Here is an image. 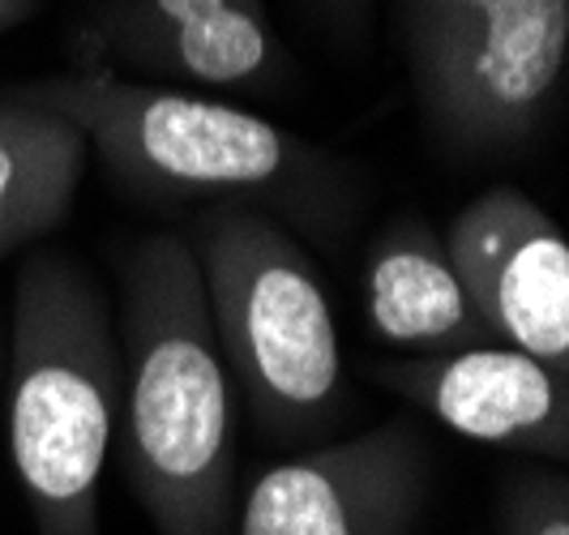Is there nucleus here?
Here are the masks:
<instances>
[{
	"instance_id": "nucleus-14",
	"label": "nucleus",
	"mask_w": 569,
	"mask_h": 535,
	"mask_svg": "<svg viewBox=\"0 0 569 535\" xmlns=\"http://www.w3.org/2000/svg\"><path fill=\"white\" fill-rule=\"evenodd\" d=\"M369 4L372 0H321V9L339 22V27H360L369 18Z\"/></svg>"
},
{
	"instance_id": "nucleus-13",
	"label": "nucleus",
	"mask_w": 569,
	"mask_h": 535,
	"mask_svg": "<svg viewBox=\"0 0 569 535\" xmlns=\"http://www.w3.org/2000/svg\"><path fill=\"white\" fill-rule=\"evenodd\" d=\"M240 4H266V0H103L78 34L103 39V34L171 27V22H189V18H206V13H219V9H240Z\"/></svg>"
},
{
	"instance_id": "nucleus-12",
	"label": "nucleus",
	"mask_w": 569,
	"mask_h": 535,
	"mask_svg": "<svg viewBox=\"0 0 569 535\" xmlns=\"http://www.w3.org/2000/svg\"><path fill=\"white\" fill-rule=\"evenodd\" d=\"M501 535H569V476L548 467L513 472L497 493Z\"/></svg>"
},
{
	"instance_id": "nucleus-1",
	"label": "nucleus",
	"mask_w": 569,
	"mask_h": 535,
	"mask_svg": "<svg viewBox=\"0 0 569 535\" xmlns=\"http://www.w3.org/2000/svg\"><path fill=\"white\" fill-rule=\"evenodd\" d=\"M120 467L154 535H228L236 386L189 236L159 231L120 261Z\"/></svg>"
},
{
	"instance_id": "nucleus-4",
	"label": "nucleus",
	"mask_w": 569,
	"mask_h": 535,
	"mask_svg": "<svg viewBox=\"0 0 569 535\" xmlns=\"http://www.w3.org/2000/svg\"><path fill=\"white\" fill-rule=\"evenodd\" d=\"M189 245L253 428L270 446L326 433L347 412V373L317 261L287 224L253 206H206Z\"/></svg>"
},
{
	"instance_id": "nucleus-9",
	"label": "nucleus",
	"mask_w": 569,
	"mask_h": 535,
	"mask_svg": "<svg viewBox=\"0 0 569 535\" xmlns=\"http://www.w3.org/2000/svg\"><path fill=\"white\" fill-rule=\"evenodd\" d=\"M365 309L372 335L399 351L446 356L497 343L458 275L446 231L420 215H402L372 240L365 261Z\"/></svg>"
},
{
	"instance_id": "nucleus-2",
	"label": "nucleus",
	"mask_w": 569,
	"mask_h": 535,
	"mask_svg": "<svg viewBox=\"0 0 569 535\" xmlns=\"http://www.w3.org/2000/svg\"><path fill=\"white\" fill-rule=\"evenodd\" d=\"M22 95L69 116L108 180L146 206H253L313 236H339L351 224V171L228 99L133 82L94 65L30 82Z\"/></svg>"
},
{
	"instance_id": "nucleus-5",
	"label": "nucleus",
	"mask_w": 569,
	"mask_h": 535,
	"mask_svg": "<svg viewBox=\"0 0 569 535\" xmlns=\"http://www.w3.org/2000/svg\"><path fill=\"white\" fill-rule=\"evenodd\" d=\"M428 141L488 164L543 129L569 69V0H395Z\"/></svg>"
},
{
	"instance_id": "nucleus-3",
	"label": "nucleus",
	"mask_w": 569,
	"mask_h": 535,
	"mask_svg": "<svg viewBox=\"0 0 569 535\" xmlns=\"http://www.w3.org/2000/svg\"><path fill=\"white\" fill-rule=\"evenodd\" d=\"M120 416V338L73 257L34 254L13 287L9 458L34 535H99V484Z\"/></svg>"
},
{
	"instance_id": "nucleus-6",
	"label": "nucleus",
	"mask_w": 569,
	"mask_h": 535,
	"mask_svg": "<svg viewBox=\"0 0 569 535\" xmlns=\"http://www.w3.org/2000/svg\"><path fill=\"white\" fill-rule=\"evenodd\" d=\"M428 488V433L395 416L261 472L236 535H411Z\"/></svg>"
},
{
	"instance_id": "nucleus-8",
	"label": "nucleus",
	"mask_w": 569,
	"mask_h": 535,
	"mask_svg": "<svg viewBox=\"0 0 569 535\" xmlns=\"http://www.w3.org/2000/svg\"><path fill=\"white\" fill-rule=\"evenodd\" d=\"M372 377L467 442L569 463V373L518 347L381 360Z\"/></svg>"
},
{
	"instance_id": "nucleus-15",
	"label": "nucleus",
	"mask_w": 569,
	"mask_h": 535,
	"mask_svg": "<svg viewBox=\"0 0 569 535\" xmlns=\"http://www.w3.org/2000/svg\"><path fill=\"white\" fill-rule=\"evenodd\" d=\"M30 9H34V0H0V30H9L13 22H22Z\"/></svg>"
},
{
	"instance_id": "nucleus-10",
	"label": "nucleus",
	"mask_w": 569,
	"mask_h": 535,
	"mask_svg": "<svg viewBox=\"0 0 569 535\" xmlns=\"http://www.w3.org/2000/svg\"><path fill=\"white\" fill-rule=\"evenodd\" d=\"M78 65L112 69L120 78H176V82L236 90H270L291 73L266 4L219 9L206 18L171 27L129 30V34H78Z\"/></svg>"
},
{
	"instance_id": "nucleus-7",
	"label": "nucleus",
	"mask_w": 569,
	"mask_h": 535,
	"mask_svg": "<svg viewBox=\"0 0 569 535\" xmlns=\"http://www.w3.org/2000/svg\"><path fill=\"white\" fill-rule=\"evenodd\" d=\"M446 245L497 343L569 373V236L513 185H492L446 227Z\"/></svg>"
},
{
	"instance_id": "nucleus-11",
	"label": "nucleus",
	"mask_w": 569,
	"mask_h": 535,
	"mask_svg": "<svg viewBox=\"0 0 569 535\" xmlns=\"http://www.w3.org/2000/svg\"><path fill=\"white\" fill-rule=\"evenodd\" d=\"M90 141L30 95L0 90V257L57 231L82 189Z\"/></svg>"
}]
</instances>
